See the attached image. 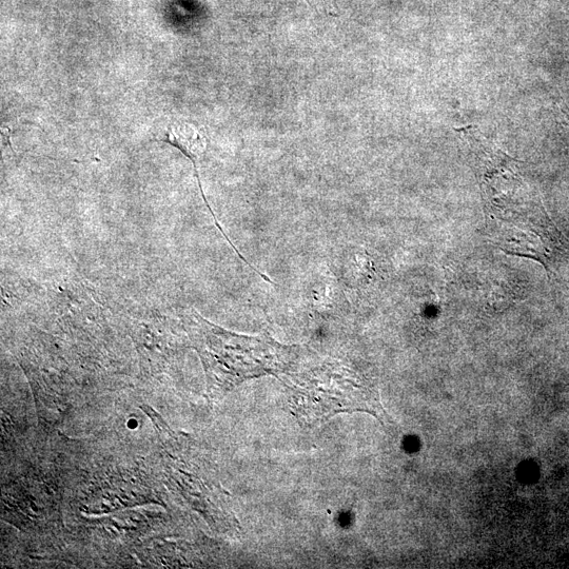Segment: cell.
Segmentation results:
<instances>
[{"label": "cell", "instance_id": "obj_2", "mask_svg": "<svg viewBox=\"0 0 569 569\" xmlns=\"http://www.w3.org/2000/svg\"><path fill=\"white\" fill-rule=\"evenodd\" d=\"M162 141L175 147L176 149H179L192 162L196 179H198L199 181V186L203 196V200L207 205L215 224H217V227L222 232L227 242L234 248L235 246L232 245L230 239L228 238V235L225 233L224 229L218 222L217 217H215L213 210L209 206V203L206 199V195L202 187L200 172L198 167V161L206 146V141L202 136V134L194 127L187 124L174 125L168 130L166 136L164 137V140Z\"/></svg>", "mask_w": 569, "mask_h": 569}, {"label": "cell", "instance_id": "obj_1", "mask_svg": "<svg viewBox=\"0 0 569 569\" xmlns=\"http://www.w3.org/2000/svg\"><path fill=\"white\" fill-rule=\"evenodd\" d=\"M184 324L203 362L209 389L225 392L242 382L289 369L299 348L269 337H248L204 319L194 309L184 312Z\"/></svg>", "mask_w": 569, "mask_h": 569}]
</instances>
